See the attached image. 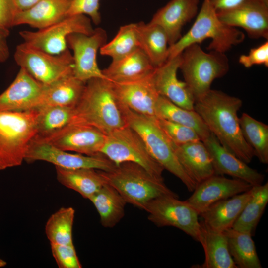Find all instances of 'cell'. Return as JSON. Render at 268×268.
<instances>
[{"instance_id": "1", "label": "cell", "mask_w": 268, "mask_h": 268, "mask_svg": "<svg viewBox=\"0 0 268 268\" xmlns=\"http://www.w3.org/2000/svg\"><path fill=\"white\" fill-rule=\"evenodd\" d=\"M242 104L238 97L211 89L194 100V110L224 147L248 164L255 155L240 127L237 114Z\"/></svg>"}, {"instance_id": "2", "label": "cell", "mask_w": 268, "mask_h": 268, "mask_svg": "<svg viewBox=\"0 0 268 268\" xmlns=\"http://www.w3.org/2000/svg\"><path fill=\"white\" fill-rule=\"evenodd\" d=\"M70 124L90 126L106 134L126 125L111 81L95 78L85 83Z\"/></svg>"}, {"instance_id": "3", "label": "cell", "mask_w": 268, "mask_h": 268, "mask_svg": "<svg viewBox=\"0 0 268 268\" xmlns=\"http://www.w3.org/2000/svg\"><path fill=\"white\" fill-rule=\"evenodd\" d=\"M106 182L114 187L127 203L144 210L148 203L157 197L178 195L170 190L164 180L158 179L140 165L125 162L111 171L100 170Z\"/></svg>"}, {"instance_id": "4", "label": "cell", "mask_w": 268, "mask_h": 268, "mask_svg": "<svg viewBox=\"0 0 268 268\" xmlns=\"http://www.w3.org/2000/svg\"><path fill=\"white\" fill-rule=\"evenodd\" d=\"M208 38L211 39L208 50L225 53L232 46L243 42L245 35L235 27L221 21L208 0H204L189 30L169 47L168 59L181 54L188 46L199 44Z\"/></svg>"}, {"instance_id": "5", "label": "cell", "mask_w": 268, "mask_h": 268, "mask_svg": "<svg viewBox=\"0 0 268 268\" xmlns=\"http://www.w3.org/2000/svg\"><path fill=\"white\" fill-rule=\"evenodd\" d=\"M119 104L126 124L139 134L152 157L164 169L179 178L189 192H193L197 184L189 176L179 163L174 152L173 143L158 125L156 118L145 116L120 102Z\"/></svg>"}, {"instance_id": "6", "label": "cell", "mask_w": 268, "mask_h": 268, "mask_svg": "<svg viewBox=\"0 0 268 268\" xmlns=\"http://www.w3.org/2000/svg\"><path fill=\"white\" fill-rule=\"evenodd\" d=\"M37 110L0 111V170L24 161L29 144L36 134Z\"/></svg>"}, {"instance_id": "7", "label": "cell", "mask_w": 268, "mask_h": 268, "mask_svg": "<svg viewBox=\"0 0 268 268\" xmlns=\"http://www.w3.org/2000/svg\"><path fill=\"white\" fill-rule=\"evenodd\" d=\"M179 69L195 100L211 89L214 80L227 74L229 64L225 53H206L199 44H193L181 53Z\"/></svg>"}, {"instance_id": "8", "label": "cell", "mask_w": 268, "mask_h": 268, "mask_svg": "<svg viewBox=\"0 0 268 268\" xmlns=\"http://www.w3.org/2000/svg\"><path fill=\"white\" fill-rule=\"evenodd\" d=\"M101 154L116 165L125 162L136 163L163 180L164 168L151 155L139 134L127 124L107 134Z\"/></svg>"}, {"instance_id": "9", "label": "cell", "mask_w": 268, "mask_h": 268, "mask_svg": "<svg viewBox=\"0 0 268 268\" xmlns=\"http://www.w3.org/2000/svg\"><path fill=\"white\" fill-rule=\"evenodd\" d=\"M14 58L20 67L45 85L73 75V59L69 49L61 54L53 55L23 42L17 46Z\"/></svg>"}, {"instance_id": "10", "label": "cell", "mask_w": 268, "mask_h": 268, "mask_svg": "<svg viewBox=\"0 0 268 268\" xmlns=\"http://www.w3.org/2000/svg\"><path fill=\"white\" fill-rule=\"evenodd\" d=\"M94 30L89 17L77 14L67 16L37 31H21L19 35L26 44L51 54L58 55L68 49L67 43L68 35L75 33L90 35Z\"/></svg>"}, {"instance_id": "11", "label": "cell", "mask_w": 268, "mask_h": 268, "mask_svg": "<svg viewBox=\"0 0 268 268\" xmlns=\"http://www.w3.org/2000/svg\"><path fill=\"white\" fill-rule=\"evenodd\" d=\"M144 210L148 213V220L157 227H176L199 241V214L186 201H180L178 197L162 196L149 201Z\"/></svg>"}, {"instance_id": "12", "label": "cell", "mask_w": 268, "mask_h": 268, "mask_svg": "<svg viewBox=\"0 0 268 268\" xmlns=\"http://www.w3.org/2000/svg\"><path fill=\"white\" fill-rule=\"evenodd\" d=\"M107 134L86 125L69 124L48 135L33 139L49 143L66 151H74L88 156L101 155Z\"/></svg>"}, {"instance_id": "13", "label": "cell", "mask_w": 268, "mask_h": 268, "mask_svg": "<svg viewBox=\"0 0 268 268\" xmlns=\"http://www.w3.org/2000/svg\"><path fill=\"white\" fill-rule=\"evenodd\" d=\"M107 38V33L102 28L94 29L90 35L75 33L67 36V47L73 51L74 77L84 82L95 78L106 79L98 67L96 57Z\"/></svg>"}, {"instance_id": "14", "label": "cell", "mask_w": 268, "mask_h": 268, "mask_svg": "<svg viewBox=\"0 0 268 268\" xmlns=\"http://www.w3.org/2000/svg\"><path fill=\"white\" fill-rule=\"evenodd\" d=\"M24 161L28 163L44 161L66 169L91 168L104 171H111L116 166L102 154L88 156L72 154L33 138L29 144Z\"/></svg>"}, {"instance_id": "15", "label": "cell", "mask_w": 268, "mask_h": 268, "mask_svg": "<svg viewBox=\"0 0 268 268\" xmlns=\"http://www.w3.org/2000/svg\"><path fill=\"white\" fill-rule=\"evenodd\" d=\"M217 14L224 24L243 28L250 38L268 39V0H244Z\"/></svg>"}, {"instance_id": "16", "label": "cell", "mask_w": 268, "mask_h": 268, "mask_svg": "<svg viewBox=\"0 0 268 268\" xmlns=\"http://www.w3.org/2000/svg\"><path fill=\"white\" fill-rule=\"evenodd\" d=\"M252 186L239 179L214 174L198 183L186 201L200 216L213 203L246 192Z\"/></svg>"}, {"instance_id": "17", "label": "cell", "mask_w": 268, "mask_h": 268, "mask_svg": "<svg viewBox=\"0 0 268 268\" xmlns=\"http://www.w3.org/2000/svg\"><path fill=\"white\" fill-rule=\"evenodd\" d=\"M45 87L20 67L12 83L0 94V111L36 109L40 105Z\"/></svg>"}, {"instance_id": "18", "label": "cell", "mask_w": 268, "mask_h": 268, "mask_svg": "<svg viewBox=\"0 0 268 268\" xmlns=\"http://www.w3.org/2000/svg\"><path fill=\"white\" fill-rule=\"evenodd\" d=\"M112 83L119 102L139 114L156 118L155 108L159 94L154 82L153 72L136 80Z\"/></svg>"}, {"instance_id": "19", "label": "cell", "mask_w": 268, "mask_h": 268, "mask_svg": "<svg viewBox=\"0 0 268 268\" xmlns=\"http://www.w3.org/2000/svg\"><path fill=\"white\" fill-rule=\"evenodd\" d=\"M202 142L209 153L215 174L229 175L252 186L263 184L264 175L227 150L212 133Z\"/></svg>"}, {"instance_id": "20", "label": "cell", "mask_w": 268, "mask_h": 268, "mask_svg": "<svg viewBox=\"0 0 268 268\" xmlns=\"http://www.w3.org/2000/svg\"><path fill=\"white\" fill-rule=\"evenodd\" d=\"M181 62V54L168 59L153 72V79L159 95L175 104L188 110H194V98L185 81L177 77Z\"/></svg>"}, {"instance_id": "21", "label": "cell", "mask_w": 268, "mask_h": 268, "mask_svg": "<svg viewBox=\"0 0 268 268\" xmlns=\"http://www.w3.org/2000/svg\"><path fill=\"white\" fill-rule=\"evenodd\" d=\"M199 3V0H171L154 14L150 22L164 30L171 46L181 37L183 26L197 14Z\"/></svg>"}, {"instance_id": "22", "label": "cell", "mask_w": 268, "mask_h": 268, "mask_svg": "<svg viewBox=\"0 0 268 268\" xmlns=\"http://www.w3.org/2000/svg\"><path fill=\"white\" fill-rule=\"evenodd\" d=\"M71 0H41L30 8L18 11L13 26L26 24L41 30L48 27L67 16Z\"/></svg>"}, {"instance_id": "23", "label": "cell", "mask_w": 268, "mask_h": 268, "mask_svg": "<svg viewBox=\"0 0 268 268\" xmlns=\"http://www.w3.org/2000/svg\"><path fill=\"white\" fill-rule=\"evenodd\" d=\"M173 147L179 163L197 184L215 174L209 153L201 140L173 144Z\"/></svg>"}, {"instance_id": "24", "label": "cell", "mask_w": 268, "mask_h": 268, "mask_svg": "<svg viewBox=\"0 0 268 268\" xmlns=\"http://www.w3.org/2000/svg\"><path fill=\"white\" fill-rule=\"evenodd\" d=\"M200 223L198 242L203 248L205 259L202 265L194 267L237 268L229 253L227 238L224 232L211 228L202 220Z\"/></svg>"}, {"instance_id": "25", "label": "cell", "mask_w": 268, "mask_h": 268, "mask_svg": "<svg viewBox=\"0 0 268 268\" xmlns=\"http://www.w3.org/2000/svg\"><path fill=\"white\" fill-rule=\"evenodd\" d=\"M253 191L252 186L246 192L219 201L209 206L200 216L211 228L224 232L232 227Z\"/></svg>"}, {"instance_id": "26", "label": "cell", "mask_w": 268, "mask_h": 268, "mask_svg": "<svg viewBox=\"0 0 268 268\" xmlns=\"http://www.w3.org/2000/svg\"><path fill=\"white\" fill-rule=\"evenodd\" d=\"M155 68L145 53L138 48L121 59L112 61L102 71L109 81L122 83L144 78L152 73Z\"/></svg>"}, {"instance_id": "27", "label": "cell", "mask_w": 268, "mask_h": 268, "mask_svg": "<svg viewBox=\"0 0 268 268\" xmlns=\"http://www.w3.org/2000/svg\"><path fill=\"white\" fill-rule=\"evenodd\" d=\"M55 167L58 182L66 187L77 192L86 199H89L106 183L99 170Z\"/></svg>"}, {"instance_id": "28", "label": "cell", "mask_w": 268, "mask_h": 268, "mask_svg": "<svg viewBox=\"0 0 268 268\" xmlns=\"http://www.w3.org/2000/svg\"><path fill=\"white\" fill-rule=\"evenodd\" d=\"M139 47L156 68L168 59L169 47L167 36L159 25L151 22L136 23Z\"/></svg>"}, {"instance_id": "29", "label": "cell", "mask_w": 268, "mask_h": 268, "mask_svg": "<svg viewBox=\"0 0 268 268\" xmlns=\"http://www.w3.org/2000/svg\"><path fill=\"white\" fill-rule=\"evenodd\" d=\"M85 83L71 75L46 85L38 108L47 106L74 108L80 99Z\"/></svg>"}, {"instance_id": "30", "label": "cell", "mask_w": 268, "mask_h": 268, "mask_svg": "<svg viewBox=\"0 0 268 268\" xmlns=\"http://www.w3.org/2000/svg\"><path fill=\"white\" fill-rule=\"evenodd\" d=\"M156 118L166 119L193 129L203 141L211 134L204 122L194 110L182 108L159 95L155 105Z\"/></svg>"}, {"instance_id": "31", "label": "cell", "mask_w": 268, "mask_h": 268, "mask_svg": "<svg viewBox=\"0 0 268 268\" xmlns=\"http://www.w3.org/2000/svg\"><path fill=\"white\" fill-rule=\"evenodd\" d=\"M89 200L98 212L101 223L104 227H114L124 216L126 201L114 187L107 183Z\"/></svg>"}, {"instance_id": "32", "label": "cell", "mask_w": 268, "mask_h": 268, "mask_svg": "<svg viewBox=\"0 0 268 268\" xmlns=\"http://www.w3.org/2000/svg\"><path fill=\"white\" fill-rule=\"evenodd\" d=\"M229 253L235 265L240 268H261L252 235L232 228L224 231Z\"/></svg>"}, {"instance_id": "33", "label": "cell", "mask_w": 268, "mask_h": 268, "mask_svg": "<svg viewBox=\"0 0 268 268\" xmlns=\"http://www.w3.org/2000/svg\"><path fill=\"white\" fill-rule=\"evenodd\" d=\"M253 188L251 196L232 227L252 235L268 202V183L253 186Z\"/></svg>"}, {"instance_id": "34", "label": "cell", "mask_w": 268, "mask_h": 268, "mask_svg": "<svg viewBox=\"0 0 268 268\" xmlns=\"http://www.w3.org/2000/svg\"><path fill=\"white\" fill-rule=\"evenodd\" d=\"M239 124L242 135L263 164L268 163V126L246 113L242 114Z\"/></svg>"}, {"instance_id": "35", "label": "cell", "mask_w": 268, "mask_h": 268, "mask_svg": "<svg viewBox=\"0 0 268 268\" xmlns=\"http://www.w3.org/2000/svg\"><path fill=\"white\" fill-rule=\"evenodd\" d=\"M140 48L137 24L130 23L120 27L117 34L100 49L101 55L110 57L112 61L121 59Z\"/></svg>"}, {"instance_id": "36", "label": "cell", "mask_w": 268, "mask_h": 268, "mask_svg": "<svg viewBox=\"0 0 268 268\" xmlns=\"http://www.w3.org/2000/svg\"><path fill=\"white\" fill-rule=\"evenodd\" d=\"M75 210L71 207H62L52 214L45 227L46 235L50 243L73 244L72 231Z\"/></svg>"}, {"instance_id": "37", "label": "cell", "mask_w": 268, "mask_h": 268, "mask_svg": "<svg viewBox=\"0 0 268 268\" xmlns=\"http://www.w3.org/2000/svg\"><path fill=\"white\" fill-rule=\"evenodd\" d=\"M73 109L60 106H47L36 109V134L35 136L48 135L70 124Z\"/></svg>"}, {"instance_id": "38", "label": "cell", "mask_w": 268, "mask_h": 268, "mask_svg": "<svg viewBox=\"0 0 268 268\" xmlns=\"http://www.w3.org/2000/svg\"><path fill=\"white\" fill-rule=\"evenodd\" d=\"M156 121L174 144L182 145L201 140L196 132L189 127L159 118H156Z\"/></svg>"}, {"instance_id": "39", "label": "cell", "mask_w": 268, "mask_h": 268, "mask_svg": "<svg viewBox=\"0 0 268 268\" xmlns=\"http://www.w3.org/2000/svg\"><path fill=\"white\" fill-rule=\"evenodd\" d=\"M52 255L60 268H81L73 244L59 245L50 243Z\"/></svg>"}, {"instance_id": "40", "label": "cell", "mask_w": 268, "mask_h": 268, "mask_svg": "<svg viewBox=\"0 0 268 268\" xmlns=\"http://www.w3.org/2000/svg\"><path fill=\"white\" fill-rule=\"evenodd\" d=\"M100 0H71L67 16L83 14L89 17L96 25L101 22L99 12Z\"/></svg>"}, {"instance_id": "41", "label": "cell", "mask_w": 268, "mask_h": 268, "mask_svg": "<svg viewBox=\"0 0 268 268\" xmlns=\"http://www.w3.org/2000/svg\"><path fill=\"white\" fill-rule=\"evenodd\" d=\"M238 61L246 68L251 67L256 65H263L268 67V40L258 47L251 49L247 55H241L239 58Z\"/></svg>"}, {"instance_id": "42", "label": "cell", "mask_w": 268, "mask_h": 268, "mask_svg": "<svg viewBox=\"0 0 268 268\" xmlns=\"http://www.w3.org/2000/svg\"><path fill=\"white\" fill-rule=\"evenodd\" d=\"M14 0H0V26L10 29L17 12Z\"/></svg>"}, {"instance_id": "43", "label": "cell", "mask_w": 268, "mask_h": 268, "mask_svg": "<svg viewBox=\"0 0 268 268\" xmlns=\"http://www.w3.org/2000/svg\"><path fill=\"white\" fill-rule=\"evenodd\" d=\"M9 29L0 26V63L5 62L9 58L10 52L7 39Z\"/></svg>"}, {"instance_id": "44", "label": "cell", "mask_w": 268, "mask_h": 268, "mask_svg": "<svg viewBox=\"0 0 268 268\" xmlns=\"http://www.w3.org/2000/svg\"><path fill=\"white\" fill-rule=\"evenodd\" d=\"M244 0H208L216 11L219 12L232 8Z\"/></svg>"}, {"instance_id": "45", "label": "cell", "mask_w": 268, "mask_h": 268, "mask_svg": "<svg viewBox=\"0 0 268 268\" xmlns=\"http://www.w3.org/2000/svg\"><path fill=\"white\" fill-rule=\"evenodd\" d=\"M41 0H14L17 12L26 10Z\"/></svg>"}, {"instance_id": "46", "label": "cell", "mask_w": 268, "mask_h": 268, "mask_svg": "<svg viewBox=\"0 0 268 268\" xmlns=\"http://www.w3.org/2000/svg\"><path fill=\"white\" fill-rule=\"evenodd\" d=\"M7 263L3 259L0 258V268L4 267L6 266Z\"/></svg>"}]
</instances>
